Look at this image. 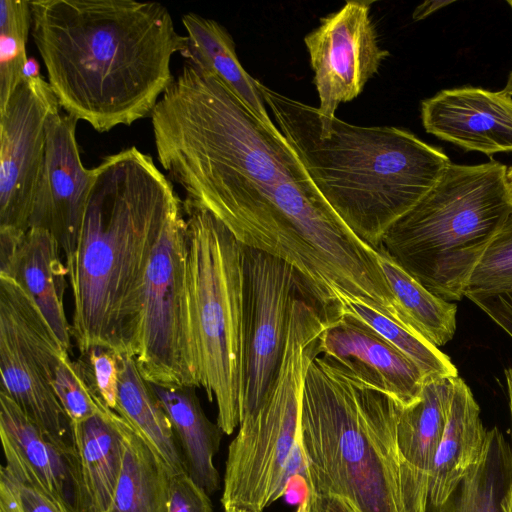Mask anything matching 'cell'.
<instances>
[{"label": "cell", "instance_id": "6da1fadb", "mask_svg": "<svg viewBox=\"0 0 512 512\" xmlns=\"http://www.w3.org/2000/svg\"><path fill=\"white\" fill-rule=\"evenodd\" d=\"M157 158L186 192L247 247L290 264L316 306H384L378 252L340 219L298 155L215 73L187 61L151 113Z\"/></svg>", "mask_w": 512, "mask_h": 512}, {"label": "cell", "instance_id": "7a4b0ae2", "mask_svg": "<svg viewBox=\"0 0 512 512\" xmlns=\"http://www.w3.org/2000/svg\"><path fill=\"white\" fill-rule=\"evenodd\" d=\"M32 36L60 107L98 132L151 116L182 54L168 8L134 0H34Z\"/></svg>", "mask_w": 512, "mask_h": 512}, {"label": "cell", "instance_id": "3957f363", "mask_svg": "<svg viewBox=\"0 0 512 512\" xmlns=\"http://www.w3.org/2000/svg\"><path fill=\"white\" fill-rule=\"evenodd\" d=\"M92 180L73 254L65 260L79 351L134 357L144 274L173 206L181 202L153 159L136 147L105 157Z\"/></svg>", "mask_w": 512, "mask_h": 512}, {"label": "cell", "instance_id": "277c9868", "mask_svg": "<svg viewBox=\"0 0 512 512\" xmlns=\"http://www.w3.org/2000/svg\"><path fill=\"white\" fill-rule=\"evenodd\" d=\"M277 128L340 219L377 250L450 165L440 149L396 127L358 126L260 82Z\"/></svg>", "mask_w": 512, "mask_h": 512}, {"label": "cell", "instance_id": "5b68a950", "mask_svg": "<svg viewBox=\"0 0 512 512\" xmlns=\"http://www.w3.org/2000/svg\"><path fill=\"white\" fill-rule=\"evenodd\" d=\"M401 408L385 391L315 356L300 412L308 491L347 498L361 512H425L427 491L398 445Z\"/></svg>", "mask_w": 512, "mask_h": 512}, {"label": "cell", "instance_id": "8992f818", "mask_svg": "<svg viewBox=\"0 0 512 512\" xmlns=\"http://www.w3.org/2000/svg\"><path fill=\"white\" fill-rule=\"evenodd\" d=\"M507 170L495 161L450 163L429 192L387 230L377 250L431 293L450 302L460 300L512 210Z\"/></svg>", "mask_w": 512, "mask_h": 512}, {"label": "cell", "instance_id": "52a82bcc", "mask_svg": "<svg viewBox=\"0 0 512 512\" xmlns=\"http://www.w3.org/2000/svg\"><path fill=\"white\" fill-rule=\"evenodd\" d=\"M326 326L309 296L295 299L278 376L259 407L240 421L228 447L221 497L224 510L263 512L287 492L293 478L305 481L302 389Z\"/></svg>", "mask_w": 512, "mask_h": 512}, {"label": "cell", "instance_id": "ba28073f", "mask_svg": "<svg viewBox=\"0 0 512 512\" xmlns=\"http://www.w3.org/2000/svg\"><path fill=\"white\" fill-rule=\"evenodd\" d=\"M187 214V310L199 387L232 434L241 420L243 277L241 243L204 209Z\"/></svg>", "mask_w": 512, "mask_h": 512}, {"label": "cell", "instance_id": "9c48e42d", "mask_svg": "<svg viewBox=\"0 0 512 512\" xmlns=\"http://www.w3.org/2000/svg\"><path fill=\"white\" fill-rule=\"evenodd\" d=\"M183 204L169 211L151 249L140 298L134 359L159 386L199 387L187 310V222Z\"/></svg>", "mask_w": 512, "mask_h": 512}, {"label": "cell", "instance_id": "30bf717a", "mask_svg": "<svg viewBox=\"0 0 512 512\" xmlns=\"http://www.w3.org/2000/svg\"><path fill=\"white\" fill-rule=\"evenodd\" d=\"M65 352L35 301L0 274V392L46 434L73 443L70 421L52 388Z\"/></svg>", "mask_w": 512, "mask_h": 512}, {"label": "cell", "instance_id": "8fae6325", "mask_svg": "<svg viewBox=\"0 0 512 512\" xmlns=\"http://www.w3.org/2000/svg\"><path fill=\"white\" fill-rule=\"evenodd\" d=\"M241 256L242 420L259 407L274 384L285 352L293 303L309 292L287 262L242 244Z\"/></svg>", "mask_w": 512, "mask_h": 512}, {"label": "cell", "instance_id": "7c38bea8", "mask_svg": "<svg viewBox=\"0 0 512 512\" xmlns=\"http://www.w3.org/2000/svg\"><path fill=\"white\" fill-rule=\"evenodd\" d=\"M60 105L41 74L23 77L0 112V230L29 229L41 174L46 127Z\"/></svg>", "mask_w": 512, "mask_h": 512}, {"label": "cell", "instance_id": "4fadbf2b", "mask_svg": "<svg viewBox=\"0 0 512 512\" xmlns=\"http://www.w3.org/2000/svg\"><path fill=\"white\" fill-rule=\"evenodd\" d=\"M371 5L348 1L304 37L323 116H335L339 104L356 98L389 56L378 44Z\"/></svg>", "mask_w": 512, "mask_h": 512}, {"label": "cell", "instance_id": "5bb4252c", "mask_svg": "<svg viewBox=\"0 0 512 512\" xmlns=\"http://www.w3.org/2000/svg\"><path fill=\"white\" fill-rule=\"evenodd\" d=\"M77 121L57 112L47 122L45 157L29 219V228L54 236L65 260L76 248L92 180V170L80 158Z\"/></svg>", "mask_w": 512, "mask_h": 512}, {"label": "cell", "instance_id": "9a60e30c", "mask_svg": "<svg viewBox=\"0 0 512 512\" xmlns=\"http://www.w3.org/2000/svg\"><path fill=\"white\" fill-rule=\"evenodd\" d=\"M318 350L319 355L332 359L354 376L388 393L402 407L420 398L427 380L414 361L347 314L327 324Z\"/></svg>", "mask_w": 512, "mask_h": 512}, {"label": "cell", "instance_id": "2e32d148", "mask_svg": "<svg viewBox=\"0 0 512 512\" xmlns=\"http://www.w3.org/2000/svg\"><path fill=\"white\" fill-rule=\"evenodd\" d=\"M425 130L465 150L512 152V97L477 87L446 89L421 104Z\"/></svg>", "mask_w": 512, "mask_h": 512}, {"label": "cell", "instance_id": "e0dca14e", "mask_svg": "<svg viewBox=\"0 0 512 512\" xmlns=\"http://www.w3.org/2000/svg\"><path fill=\"white\" fill-rule=\"evenodd\" d=\"M0 435L15 446L63 512H86L80 460L74 444L46 434L2 392Z\"/></svg>", "mask_w": 512, "mask_h": 512}, {"label": "cell", "instance_id": "ac0fdd59", "mask_svg": "<svg viewBox=\"0 0 512 512\" xmlns=\"http://www.w3.org/2000/svg\"><path fill=\"white\" fill-rule=\"evenodd\" d=\"M60 252L49 231L29 228L12 255L0 261V274L14 279L28 293L69 352L72 331L64 308L68 271Z\"/></svg>", "mask_w": 512, "mask_h": 512}, {"label": "cell", "instance_id": "d6986e66", "mask_svg": "<svg viewBox=\"0 0 512 512\" xmlns=\"http://www.w3.org/2000/svg\"><path fill=\"white\" fill-rule=\"evenodd\" d=\"M488 430L472 391L459 376L444 433L428 477V504H442L481 457Z\"/></svg>", "mask_w": 512, "mask_h": 512}, {"label": "cell", "instance_id": "ffe728a7", "mask_svg": "<svg viewBox=\"0 0 512 512\" xmlns=\"http://www.w3.org/2000/svg\"><path fill=\"white\" fill-rule=\"evenodd\" d=\"M151 386L170 419L186 473L209 495L216 492L220 476L214 456L223 431L205 415L195 387Z\"/></svg>", "mask_w": 512, "mask_h": 512}, {"label": "cell", "instance_id": "44dd1931", "mask_svg": "<svg viewBox=\"0 0 512 512\" xmlns=\"http://www.w3.org/2000/svg\"><path fill=\"white\" fill-rule=\"evenodd\" d=\"M114 412L99 399L98 412L82 422L70 424L80 460L86 512L107 510L120 476L123 442Z\"/></svg>", "mask_w": 512, "mask_h": 512}, {"label": "cell", "instance_id": "7402d4cb", "mask_svg": "<svg viewBox=\"0 0 512 512\" xmlns=\"http://www.w3.org/2000/svg\"><path fill=\"white\" fill-rule=\"evenodd\" d=\"M182 23L187 32V46L181 55L196 66L215 73L259 119L272 123L260 82L241 65L229 32L215 20L194 12L184 14Z\"/></svg>", "mask_w": 512, "mask_h": 512}, {"label": "cell", "instance_id": "603a6c76", "mask_svg": "<svg viewBox=\"0 0 512 512\" xmlns=\"http://www.w3.org/2000/svg\"><path fill=\"white\" fill-rule=\"evenodd\" d=\"M455 377L426 380L420 398L400 410L397 439L401 454L428 494V477L447 422Z\"/></svg>", "mask_w": 512, "mask_h": 512}, {"label": "cell", "instance_id": "cb8c5ba5", "mask_svg": "<svg viewBox=\"0 0 512 512\" xmlns=\"http://www.w3.org/2000/svg\"><path fill=\"white\" fill-rule=\"evenodd\" d=\"M123 461L112 501L105 512H167L171 474L161 459L117 412Z\"/></svg>", "mask_w": 512, "mask_h": 512}, {"label": "cell", "instance_id": "d4e9b609", "mask_svg": "<svg viewBox=\"0 0 512 512\" xmlns=\"http://www.w3.org/2000/svg\"><path fill=\"white\" fill-rule=\"evenodd\" d=\"M116 412L155 452L171 475L186 472L170 419L134 357L127 354H119Z\"/></svg>", "mask_w": 512, "mask_h": 512}, {"label": "cell", "instance_id": "484cf974", "mask_svg": "<svg viewBox=\"0 0 512 512\" xmlns=\"http://www.w3.org/2000/svg\"><path fill=\"white\" fill-rule=\"evenodd\" d=\"M511 482L512 448L494 427L488 430L481 457L456 489L442 504H427L425 512H504Z\"/></svg>", "mask_w": 512, "mask_h": 512}, {"label": "cell", "instance_id": "4316f807", "mask_svg": "<svg viewBox=\"0 0 512 512\" xmlns=\"http://www.w3.org/2000/svg\"><path fill=\"white\" fill-rule=\"evenodd\" d=\"M377 252L406 328L438 348L449 342L456 330V304L431 293L384 251Z\"/></svg>", "mask_w": 512, "mask_h": 512}, {"label": "cell", "instance_id": "83f0119b", "mask_svg": "<svg viewBox=\"0 0 512 512\" xmlns=\"http://www.w3.org/2000/svg\"><path fill=\"white\" fill-rule=\"evenodd\" d=\"M343 314L361 321L409 357L421 369L426 379L458 376L455 365L438 347L378 311L361 303L348 302L342 307L341 315Z\"/></svg>", "mask_w": 512, "mask_h": 512}, {"label": "cell", "instance_id": "f1b7e54d", "mask_svg": "<svg viewBox=\"0 0 512 512\" xmlns=\"http://www.w3.org/2000/svg\"><path fill=\"white\" fill-rule=\"evenodd\" d=\"M31 27V1H0V112L22 81Z\"/></svg>", "mask_w": 512, "mask_h": 512}, {"label": "cell", "instance_id": "f546056e", "mask_svg": "<svg viewBox=\"0 0 512 512\" xmlns=\"http://www.w3.org/2000/svg\"><path fill=\"white\" fill-rule=\"evenodd\" d=\"M512 291V210L490 241L467 282L464 296Z\"/></svg>", "mask_w": 512, "mask_h": 512}, {"label": "cell", "instance_id": "4dcf8cb0", "mask_svg": "<svg viewBox=\"0 0 512 512\" xmlns=\"http://www.w3.org/2000/svg\"><path fill=\"white\" fill-rule=\"evenodd\" d=\"M53 391L70 424L82 422L99 410V398L90 387L79 359L72 361L65 352L54 372Z\"/></svg>", "mask_w": 512, "mask_h": 512}, {"label": "cell", "instance_id": "1f68e13d", "mask_svg": "<svg viewBox=\"0 0 512 512\" xmlns=\"http://www.w3.org/2000/svg\"><path fill=\"white\" fill-rule=\"evenodd\" d=\"M5 465L0 474L4 475L15 490L24 512H63L54 499L28 466L15 446L0 435Z\"/></svg>", "mask_w": 512, "mask_h": 512}, {"label": "cell", "instance_id": "d6a6232c", "mask_svg": "<svg viewBox=\"0 0 512 512\" xmlns=\"http://www.w3.org/2000/svg\"><path fill=\"white\" fill-rule=\"evenodd\" d=\"M79 358L88 383L102 403L113 411L118 408L119 353L93 347Z\"/></svg>", "mask_w": 512, "mask_h": 512}, {"label": "cell", "instance_id": "836d02e7", "mask_svg": "<svg viewBox=\"0 0 512 512\" xmlns=\"http://www.w3.org/2000/svg\"><path fill=\"white\" fill-rule=\"evenodd\" d=\"M167 512H213L209 494L186 472L171 476Z\"/></svg>", "mask_w": 512, "mask_h": 512}, {"label": "cell", "instance_id": "e575fe53", "mask_svg": "<svg viewBox=\"0 0 512 512\" xmlns=\"http://www.w3.org/2000/svg\"><path fill=\"white\" fill-rule=\"evenodd\" d=\"M467 298L512 338V291L493 295H470Z\"/></svg>", "mask_w": 512, "mask_h": 512}, {"label": "cell", "instance_id": "d590c367", "mask_svg": "<svg viewBox=\"0 0 512 512\" xmlns=\"http://www.w3.org/2000/svg\"><path fill=\"white\" fill-rule=\"evenodd\" d=\"M308 512H361L349 499L307 491Z\"/></svg>", "mask_w": 512, "mask_h": 512}, {"label": "cell", "instance_id": "8d00e7d4", "mask_svg": "<svg viewBox=\"0 0 512 512\" xmlns=\"http://www.w3.org/2000/svg\"><path fill=\"white\" fill-rule=\"evenodd\" d=\"M0 512H24L14 488L2 474H0Z\"/></svg>", "mask_w": 512, "mask_h": 512}, {"label": "cell", "instance_id": "74e56055", "mask_svg": "<svg viewBox=\"0 0 512 512\" xmlns=\"http://www.w3.org/2000/svg\"><path fill=\"white\" fill-rule=\"evenodd\" d=\"M454 0H430L425 1L414 10L412 17L415 21L422 20L428 17L435 11L453 3Z\"/></svg>", "mask_w": 512, "mask_h": 512}, {"label": "cell", "instance_id": "f35d334b", "mask_svg": "<svg viewBox=\"0 0 512 512\" xmlns=\"http://www.w3.org/2000/svg\"><path fill=\"white\" fill-rule=\"evenodd\" d=\"M505 379L507 384V391L509 396V406L512 419V367L505 370Z\"/></svg>", "mask_w": 512, "mask_h": 512}, {"label": "cell", "instance_id": "ab89813d", "mask_svg": "<svg viewBox=\"0 0 512 512\" xmlns=\"http://www.w3.org/2000/svg\"><path fill=\"white\" fill-rule=\"evenodd\" d=\"M503 511L504 512H512V482L510 487L506 493L504 502H503Z\"/></svg>", "mask_w": 512, "mask_h": 512}, {"label": "cell", "instance_id": "60d3db41", "mask_svg": "<svg viewBox=\"0 0 512 512\" xmlns=\"http://www.w3.org/2000/svg\"><path fill=\"white\" fill-rule=\"evenodd\" d=\"M505 94L509 95L512 97V70L508 76V79H507V83L504 87V89L502 90Z\"/></svg>", "mask_w": 512, "mask_h": 512}, {"label": "cell", "instance_id": "b9f144b4", "mask_svg": "<svg viewBox=\"0 0 512 512\" xmlns=\"http://www.w3.org/2000/svg\"><path fill=\"white\" fill-rule=\"evenodd\" d=\"M296 512H308V498L307 493L303 497L300 505L298 506Z\"/></svg>", "mask_w": 512, "mask_h": 512}, {"label": "cell", "instance_id": "7bdbcfd3", "mask_svg": "<svg viewBox=\"0 0 512 512\" xmlns=\"http://www.w3.org/2000/svg\"><path fill=\"white\" fill-rule=\"evenodd\" d=\"M506 181H507V186L509 189L510 196L512 198V168L507 170Z\"/></svg>", "mask_w": 512, "mask_h": 512}, {"label": "cell", "instance_id": "ee69618b", "mask_svg": "<svg viewBox=\"0 0 512 512\" xmlns=\"http://www.w3.org/2000/svg\"><path fill=\"white\" fill-rule=\"evenodd\" d=\"M224 512H249V511L241 510V509H228V510H224Z\"/></svg>", "mask_w": 512, "mask_h": 512}, {"label": "cell", "instance_id": "f6af8a7d", "mask_svg": "<svg viewBox=\"0 0 512 512\" xmlns=\"http://www.w3.org/2000/svg\"><path fill=\"white\" fill-rule=\"evenodd\" d=\"M507 3L509 4V6L511 7L512 9V0H508Z\"/></svg>", "mask_w": 512, "mask_h": 512}]
</instances>
